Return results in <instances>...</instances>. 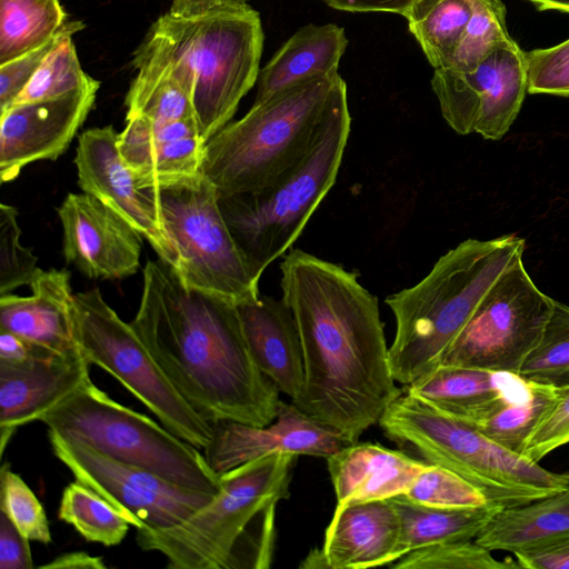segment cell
Returning a JSON list of instances; mask_svg holds the SVG:
<instances>
[{
  "label": "cell",
  "mask_w": 569,
  "mask_h": 569,
  "mask_svg": "<svg viewBox=\"0 0 569 569\" xmlns=\"http://www.w3.org/2000/svg\"><path fill=\"white\" fill-rule=\"evenodd\" d=\"M282 301L303 353V390L293 402L347 445L379 423L402 393L389 362L378 299L358 273L300 249L280 264Z\"/></svg>",
  "instance_id": "obj_1"
},
{
  "label": "cell",
  "mask_w": 569,
  "mask_h": 569,
  "mask_svg": "<svg viewBox=\"0 0 569 569\" xmlns=\"http://www.w3.org/2000/svg\"><path fill=\"white\" fill-rule=\"evenodd\" d=\"M133 330L187 402L210 423H271L278 387L258 368L237 305L186 287L162 260L148 261Z\"/></svg>",
  "instance_id": "obj_2"
},
{
  "label": "cell",
  "mask_w": 569,
  "mask_h": 569,
  "mask_svg": "<svg viewBox=\"0 0 569 569\" xmlns=\"http://www.w3.org/2000/svg\"><path fill=\"white\" fill-rule=\"evenodd\" d=\"M263 30L250 6L200 17L169 12L149 28L133 52L143 77H167L190 96L201 139L230 122L259 77Z\"/></svg>",
  "instance_id": "obj_3"
},
{
  "label": "cell",
  "mask_w": 569,
  "mask_h": 569,
  "mask_svg": "<svg viewBox=\"0 0 569 569\" xmlns=\"http://www.w3.org/2000/svg\"><path fill=\"white\" fill-rule=\"evenodd\" d=\"M297 456L272 453L219 475L211 500L182 522L137 529V543L170 569H266L272 560L276 508L289 496Z\"/></svg>",
  "instance_id": "obj_4"
},
{
  "label": "cell",
  "mask_w": 569,
  "mask_h": 569,
  "mask_svg": "<svg viewBox=\"0 0 569 569\" xmlns=\"http://www.w3.org/2000/svg\"><path fill=\"white\" fill-rule=\"evenodd\" d=\"M523 251L525 240L516 234L467 239L417 284L386 299L396 320L389 362L397 382L409 386L441 365L483 297Z\"/></svg>",
  "instance_id": "obj_5"
},
{
  "label": "cell",
  "mask_w": 569,
  "mask_h": 569,
  "mask_svg": "<svg viewBox=\"0 0 569 569\" xmlns=\"http://www.w3.org/2000/svg\"><path fill=\"white\" fill-rule=\"evenodd\" d=\"M346 90L338 72L312 78L253 103L212 136L204 146L202 173L218 197L264 189L298 164Z\"/></svg>",
  "instance_id": "obj_6"
},
{
  "label": "cell",
  "mask_w": 569,
  "mask_h": 569,
  "mask_svg": "<svg viewBox=\"0 0 569 569\" xmlns=\"http://www.w3.org/2000/svg\"><path fill=\"white\" fill-rule=\"evenodd\" d=\"M378 425L389 439L423 461L459 475L500 508L521 506L569 487V473L542 468L407 390Z\"/></svg>",
  "instance_id": "obj_7"
},
{
  "label": "cell",
  "mask_w": 569,
  "mask_h": 569,
  "mask_svg": "<svg viewBox=\"0 0 569 569\" xmlns=\"http://www.w3.org/2000/svg\"><path fill=\"white\" fill-rule=\"evenodd\" d=\"M350 128L346 90L298 164L264 189L218 197L224 221L259 279L269 264L291 249L335 184Z\"/></svg>",
  "instance_id": "obj_8"
},
{
  "label": "cell",
  "mask_w": 569,
  "mask_h": 569,
  "mask_svg": "<svg viewBox=\"0 0 569 569\" xmlns=\"http://www.w3.org/2000/svg\"><path fill=\"white\" fill-rule=\"evenodd\" d=\"M49 430L180 486L217 493L219 476L203 452L163 425L109 397L90 379L41 419Z\"/></svg>",
  "instance_id": "obj_9"
},
{
  "label": "cell",
  "mask_w": 569,
  "mask_h": 569,
  "mask_svg": "<svg viewBox=\"0 0 569 569\" xmlns=\"http://www.w3.org/2000/svg\"><path fill=\"white\" fill-rule=\"evenodd\" d=\"M76 343L98 366L141 401L172 433L203 450L213 426L179 393L133 330L98 289L74 293Z\"/></svg>",
  "instance_id": "obj_10"
},
{
  "label": "cell",
  "mask_w": 569,
  "mask_h": 569,
  "mask_svg": "<svg viewBox=\"0 0 569 569\" xmlns=\"http://www.w3.org/2000/svg\"><path fill=\"white\" fill-rule=\"evenodd\" d=\"M167 232L178 252L176 271L193 290L236 305L259 298V278L236 243L216 187L200 176L153 188Z\"/></svg>",
  "instance_id": "obj_11"
},
{
  "label": "cell",
  "mask_w": 569,
  "mask_h": 569,
  "mask_svg": "<svg viewBox=\"0 0 569 569\" xmlns=\"http://www.w3.org/2000/svg\"><path fill=\"white\" fill-rule=\"evenodd\" d=\"M555 299L528 274L522 259L497 280L441 363L518 373L538 343Z\"/></svg>",
  "instance_id": "obj_12"
},
{
  "label": "cell",
  "mask_w": 569,
  "mask_h": 569,
  "mask_svg": "<svg viewBox=\"0 0 569 569\" xmlns=\"http://www.w3.org/2000/svg\"><path fill=\"white\" fill-rule=\"evenodd\" d=\"M48 438L53 455L74 479L103 497L136 529L178 525L213 497L112 459L54 431L48 430Z\"/></svg>",
  "instance_id": "obj_13"
},
{
  "label": "cell",
  "mask_w": 569,
  "mask_h": 569,
  "mask_svg": "<svg viewBox=\"0 0 569 569\" xmlns=\"http://www.w3.org/2000/svg\"><path fill=\"white\" fill-rule=\"evenodd\" d=\"M431 88L453 131L500 140L528 92L526 52L513 41L495 50L472 71L435 69Z\"/></svg>",
  "instance_id": "obj_14"
},
{
  "label": "cell",
  "mask_w": 569,
  "mask_h": 569,
  "mask_svg": "<svg viewBox=\"0 0 569 569\" xmlns=\"http://www.w3.org/2000/svg\"><path fill=\"white\" fill-rule=\"evenodd\" d=\"M112 126L91 128L78 140L74 164L78 184L131 224L160 260L179 268L178 252L167 232L153 188H140L118 149Z\"/></svg>",
  "instance_id": "obj_15"
},
{
  "label": "cell",
  "mask_w": 569,
  "mask_h": 569,
  "mask_svg": "<svg viewBox=\"0 0 569 569\" xmlns=\"http://www.w3.org/2000/svg\"><path fill=\"white\" fill-rule=\"evenodd\" d=\"M100 82L93 78L67 94L12 104L0 111V180L11 182L39 160L67 151L90 113Z\"/></svg>",
  "instance_id": "obj_16"
},
{
  "label": "cell",
  "mask_w": 569,
  "mask_h": 569,
  "mask_svg": "<svg viewBox=\"0 0 569 569\" xmlns=\"http://www.w3.org/2000/svg\"><path fill=\"white\" fill-rule=\"evenodd\" d=\"M57 213L62 226V253L90 279L118 280L137 272L142 236L96 197L68 193Z\"/></svg>",
  "instance_id": "obj_17"
},
{
  "label": "cell",
  "mask_w": 569,
  "mask_h": 569,
  "mask_svg": "<svg viewBox=\"0 0 569 569\" xmlns=\"http://www.w3.org/2000/svg\"><path fill=\"white\" fill-rule=\"evenodd\" d=\"M203 449L210 468L219 476L240 465L272 453L327 458L341 449L343 438L293 402L280 401L276 419L266 426L221 420Z\"/></svg>",
  "instance_id": "obj_18"
},
{
  "label": "cell",
  "mask_w": 569,
  "mask_h": 569,
  "mask_svg": "<svg viewBox=\"0 0 569 569\" xmlns=\"http://www.w3.org/2000/svg\"><path fill=\"white\" fill-rule=\"evenodd\" d=\"M401 521L390 499L337 506L321 548L309 552L306 569H367L399 558Z\"/></svg>",
  "instance_id": "obj_19"
},
{
  "label": "cell",
  "mask_w": 569,
  "mask_h": 569,
  "mask_svg": "<svg viewBox=\"0 0 569 569\" xmlns=\"http://www.w3.org/2000/svg\"><path fill=\"white\" fill-rule=\"evenodd\" d=\"M204 146L196 118L157 124L131 116L118 136L121 158L140 188L171 186L200 176Z\"/></svg>",
  "instance_id": "obj_20"
},
{
  "label": "cell",
  "mask_w": 569,
  "mask_h": 569,
  "mask_svg": "<svg viewBox=\"0 0 569 569\" xmlns=\"http://www.w3.org/2000/svg\"><path fill=\"white\" fill-rule=\"evenodd\" d=\"M91 365L79 348L23 366L0 365L1 455L14 431L39 420L90 379Z\"/></svg>",
  "instance_id": "obj_21"
},
{
  "label": "cell",
  "mask_w": 569,
  "mask_h": 569,
  "mask_svg": "<svg viewBox=\"0 0 569 569\" xmlns=\"http://www.w3.org/2000/svg\"><path fill=\"white\" fill-rule=\"evenodd\" d=\"M406 390L472 425L502 405L526 400L531 382L509 371L441 363Z\"/></svg>",
  "instance_id": "obj_22"
},
{
  "label": "cell",
  "mask_w": 569,
  "mask_h": 569,
  "mask_svg": "<svg viewBox=\"0 0 569 569\" xmlns=\"http://www.w3.org/2000/svg\"><path fill=\"white\" fill-rule=\"evenodd\" d=\"M67 270H40L30 296H0V330L56 353L78 348L73 331L74 293Z\"/></svg>",
  "instance_id": "obj_23"
},
{
  "label": "cell",
  "mask_w": 569,
  "mask_h": 569,
  "mask_svg": "<svg viewBox=\"0 0 569 569\" xmlns=\"http://www.w3.org/2000/svg\"><path fill=\"white\" fill-rule=\"evenodd\" d=\"M337 506L403 495L429 466L377 443H351L326 458Z\"/></svg>",
  "instance_id": "obj_24"
},
{
  "label": "cell",
  "mask_w": 569,
  "mask_h": 569,
  "mask_svg": "<svg viewBox=\"0 0 569 569\" xmlns=\"http://www.w3.org/2000/svg\"><path fill=\"white\" fill-rule=\"evenodd\" d=\"M243 331L258 368L295 401L303 390L305 366L300 336L290 309L281 300L259 296L237 305Z\"/></svg>",
  "instance_id": "obj_25"
},
{
  "label": "cell",
  "mask_w": 569,
  "mask_h": 569,
  "mask_svg": "<svg viewBox=\"0 0 569 569\" xmlns=\"http://www.w3.org/2000/svg\"><path fill=\"white\" fill-rule=\"evenodd\" d=\"M343 28L307 24L295 32L259 72L253 103L316 77L338 72L347 48Z\"/></svg>",
  "instance_id": "obj_26"
},
{
  "label": "cell",
  "mask_w": 569,
  "mask_h": 569,
  "mask_svg": "<svg viewBox=\"0 0 569 569\" xmlns=\"http://www.w3.org/2000/svg\"><path fill=\"white\" fill-rule=\"evenodd\" d=\"M569 532V487L530 501L502 508L475 541L492 550L518 552Z\"/></svg>",
  "instance_id": "obj_27"
},
{
  "label": "cell",
  "mask_w": 569,
  "mask_h": 569,
  "mask_svg": "<svg viewBox=\"0 0 569 569\" xmlns=\"http://www.w3.org/2000/svg\"><path fill=\"white\" fill-rule=\"evenodd\" d=\"M401 521L400 558L421 547L475 540L480 530L502 508H441L410 501L403 495L390 499Z\"/></svg>",
  "instance_id": "obj_28"
},
{
  "label": "cell",
  "mask_w": 569,
  "mask_h": 569,
  "mask_svg": "<svg viewBox=\"0 0 569 569\" xmlns=\"http://www.w3.org/2000/svg\"><path fill=\"white\" fill-rule=\"evenodd\" d=\"M472 11L473 0H416L403 17L429 63L443 69Z\"/></svg>",
  "instance_id": "obj_29"
},
{
  "label": "cell",
  "mask_w": 569,
  "mask_h": 569,
  "mask_svg": "<svg viewBox=\"0 0 569 569\" xmlns=\"http://www.w3.org/2000/svg\"><path fill=\"white\" fill-rule=\"evenodd\" d=\"M66 22L59 0H0V64L40 47Z\"/></svg>",
  "instance_id": "obj_30"
},
{
  "label": "cell",
  "mask_w": 569,
  "mask_h": 569,
  "mask_svg": "<svg viewBox=\"0 0 569 569\" xmlns=\"http://www.w3.org/2000/svg\"><path fill=\"white\" fill-rule=\"evenodd\" d=\"M58 517L86 540L107 547L119 545L131 526L103 497L77 480L64 488Z\"/></svg>",
  "instance_id": "obj_31"
},
{
  "label": "cell",
  "mask_w": 569,
  "mask_h": 569,
  "mask_svg": "<svg viewBox=\"0 0 569 569\" xmlns=\"http://www.w3.org/2000/svg\"><path fill=\"white\" fill-rule=\"evenodd\" d=\"M557 396V388L531 382V393L526 400L502 405L472 426L500 446L521 455L527 440Z\"/></svg>",
  "instance_id": "obj_32"
},
{
  "label": "cell",
  "mask_w": 569,
  "mask_h": 569,
  "mask_svg": "<svg viewBox=\"0 0 569 569\" xmlns=\"http://www.w3.org/2000/svg\"><path fill=\"white\" fill-rule=\"evenodd\" d=\"M511 42L502 1L473 0L472 16L443 69L472 71L495 50Z\"/></svg>",
  "instance_id": "obj_33"
},
{
  "label": "cell",
  "mask_w": 569,
  "mask_h": 569,
  "mask_svg": "<svg viewBox=\"0 0 569 569\" xmlns=\"http://www.w3.org/2000/svg\"><path fill=\"white\" fill-rule=\"evenodd\" d=\"M518 375L555 388L569 385V306L555 300L542 335Z\"/></svg>",
  "instance_id": "obj_34"
},
{
  "label": "cell",
  "mask_w": 569,
  "mask_h": 569,
  "mask_svg": "<svg viewBox=\"0 0 569 569\" xmlns=\"http://www.w3.org/2000/svg\"><path fill=\"white\" fill-rule=\"evenodd\" d=\"M83 27L80 22L60 38L11 106L57 98L90 81L92 77L83 71L72 41Z\"/></svg>",
  "instance_id": "obj_35"
},
{
  "label": "cell",
  "mask_w": 569,
  "mask_h": 569,
  "mask_svg": "<svg viewBox=\"0 0 569 569\" xmlns=\"http://www.w3.org/2000/svg\"><path fill=\"white\" fill-rule=\"evenodd\" d=\"M126 106L127 117L140 114L157 124L196 118L190 96L167 77L137 74L128 90Z\"/></svg>",
  "instance_id": "obj_36"
},
{
  "label": "cell",
  "mask_w": 569,
  "mask_h": 569,
  "mask_svg": "<svg viewBox=\"0 0 569 569\" xmlns=\"http://www.w3.org/2000/svg\"><path fill=\"white\" fill-rule=\"evenodd\" d=\"M395 569H510L517 562L499 561L475 540L435 543L409 551L390 565Z\"/></svg>",
  "instance_id": "obj_37"
},
{
  "label": "cell",
  "mask_w": 569,
  "mask_h": 569,
  "mask_svg": "<svg viewBox=\"0 0 569 569\" xmlns=\"http://www.w3.org/2000/svg\"><path fill=\"white\" fill-rule=\"evenodd\" d=\"M403 496L412 502L441 508H475L491 505L469 481L443 467L431 465Z\"/></svg>",
  "instance_id": "obj_38"
},
{
  "label": "cell",
  "mask_w": 569,
  "mask_h": 569,
  "mask_svg": "<svg viewBox=\"0 0 569 569\" xmlns=\"http://www.w3.org/2000/svg\"><path fill=\"white\" fill-rule=\"evenodd\" d=\"M0 510L29 539L50 543L51 532L43 506L9 462L0 469Z\"/></svg>",
  "instance_id": "obj_39"
},
{
  "label": "cell",
  "mask_w": 569,
  "mask_h": 569,
  "mask_svg": "<svg viewBox=\"0 0 569 569\" xmlns=\"http://www.w3.org/2000/svg\"><path fill=\"white\" fill-rule=\"evenodd\" d=\"M21 230L14 207L0 204V296L30 284L41 270L38 258L20 242Z\"/></svg>",
  "instance_id": "obj_40"
},
{
  "label": "cell",
  "mask_w": 569,
  "mask_h": 569,
  "mask_svg": "<svg viewBox=\"0 0 569 569\" xmlns=\"http://www.w3.org/2000/svg\"><path fill=\"white\" fill-rule=\"evenodd\" d=\"M528 92L569 97V38L526 52Z\"/></svg>",
  "instance_id": "obj_41"
},
{
  "label": "cell",
  "mask_w": 569,
  "mask_h": 569,
  "mask_svg": "<svg viewBox=\"0 0 569 569\" xmlns=\"http://www.w3.org/2000/svg\"><path fill=\"white\" fill-rule=\"evenodd\" d=\"M557 390L555 403L540 420L521 451V456L538 463L557 448L569 443V385Z\"/></svg>",
  "instance_id": "obj_42"
},
{
  "label": "cell",
  "mask_w": 569,
  "mask_h": 569,
  "mask_svg": "<svg viewBox=\"0 0 569 569\" xmlns=\"http://www.w3.org/2000/svg\"><path fill=\"white\" fill-rule=\"evenodd\" d=\"M80 22L67 21L51 39L40 47L0 64V111L11 106L60 38Z\"/></svg>",
  "instance_id": "obj_43"
},
{
  "label": "cell",
  "mask_w": 569,
  "mask_h": 569,
  "mask_svg": "<svg viewBox=\"0 0 569 569\" xmlns=\"http://www.w3.org/2000/svg\"><path fill=\"white\" fill-rule=\"evenodd\" d=\"M520 568L569 569V532L513 553Z\"/></svg>",
  "instance_id": "obj_44"
},
{
  "label": "cell",
  "mask_w": 569,
  "mask_h": 569,
  "mask_svg": "<svg viewBox=\"0 0 569 569\" xmlns=\"http://www.w3.org/2000/svg\"><path fill=\"white\" fill-rule=\"evenodd\" d=\"M29 541L0 510V569H33Z\"/></svg>",
  "instance_id": "obj_45"
},
{
  "label": "cell",
  "mask_w": 569,
  "mask_h": 569,
  "mask_svg": "<svg viewBox=\"0 0 569 569\" xmlns=\"http://www.w3.org/2000/svg\"><path fill=\"white\" fill-rule=\"evenodd\" d=\"M52 352L9 331L0 330V365L18 367Z\"/></svg>",
  "instance_id": "obj_46"
},
{
  "label": "cell",
  "mask_w": 569,
  "mask_h": 569,
  "mask_svg": "<svg viewBox=\"0 0 569 569\" xmlns=\"http://www.w3.org/2000/svg\"><path fill=\"white\" fill-rule=\"evenodd\" d=\"M248 6V0H173L168 12L180 18H192Z\"/></svg>",
  "instance_id": "obj_47"
},
{
  "label": "cell",
  "mask_w": 569,
  "mask_h": 569,
  "mask_svg": "<svg viewBox=\"0 0 569 569\" xmlns=\"http://www.w3.org/2000/svg\"><path fill=\"white\" fill-rule=\"evenodd\" d=\"M328 6L351 12H393L403 16L416 0H322Z\"/></svg>",
  "instance_id": "obj_48"
},
{
  "label": "cell",
  "mask_w": 569,
  "mask_h": 569,
  "mask_svg": "<svg viewBox=\"0 0 569 569\" xmlns=\"http://www.w3.org/2000/svg\"><path fill=\"white\" fill-rule=\"evenodd\" d=\"M40 568L52 569H103L106 568L101 557H93L83 551L68 552L59 556L49 563L40 566Z\"/></svg>",
  "instance_id": "obj_49"
},
{
  "label": "cell",
  "mask_w": 569,
  "mask_h": 569,
  "mask_svg": "<svg viewBox=\"0 0 569 569\" xmlns=\"http://www.w3.org/2000/svg\"><path fill=\"white\" fill-rule=\"evenodd\" d=\"M536 6L538 10H555L569 13V0H527Z\"/></svg>",
  "instance_id": "obj_50"
}]
</instances>
